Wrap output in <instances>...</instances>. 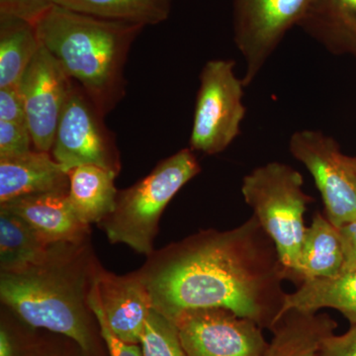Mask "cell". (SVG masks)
I'll list each match as a JSON object with an SVG mask.
<instances>
[{"label": "cell", "instance_id": "cb8c5ba5", "mask_svg": "<svg viewBox=\"0 0 356 356\" xmlns=\"http://www.w3.org/2000/svg\"><path fill=\"white\" fill-rule=\"evenodd\" d=\"M33 139L27 124L0 121V159L32 151Z\"/></svg>", "mask_w": 356, "mask_h": 356}, {"label": "cell", "instance_id": "9c48e42d", "mask_svg": "<svg viewBox=\"0 0 356 356\" xmlns=\"http://www.w3.org/2000/svg\"><path fill=\"white\" fill-rule=\"evenodd\" d=\"M311 0H232V24L236 49L245 60V88L298 25Z\"/></svg>", "mask_w": 356, "mask_h": 356}, {"label": "cell", "instance_id": "30bf717a", "mask_svg": "<svg viewBox=\"0 0 356 356\" xmlns=\"http://www.w3.org/2000/svg\"><path fill=\"white\" fill-rule=\"evenodd\" d=\"M188 356H264L262 327L226 309L184 312L173 321Z\"/></svg>", "mask_w": 356, "mask_h": 356}, {"label": "cell", "instance_id": "4316f807", "mask_svg": "<svg viewBox=\"0 0 356 356\" xmlns=\"http://www.w3.org/2000/svg\"><path fill=\"white\" fill-rule=\"evenodd\" d=\"M0 121L27 124L24 99L19 88H0Z\"/></svg>", "mask_w": 356, "mask_h": 356}, {"label": "cell", "instance_id": "ffe728a7", "mask_svg": "<svg viewBox=\"0 0 356 356\" xmlns=\"http://www.w3.org/2000/svg\"><path fill=\"white\" fill-rule=\"evenodd\" d=\"M41 46L35 25L0 14V88H18Z\"/></svg>", "mask_w": 356, "mask_h": 356}, {"label": "cell", "instance_id": "7402d4cb", "mask_svg": "<svg viewBox=\"0 0 356 356\" xmlns=\"http://www.w3.org/2000/svg\"><path fill=\"white\" fill-rule=\"evenodd\" d=\"M70 10L130 24L158 25L172 13V0H55Z\"/></svg>", "mask_w": 356, "mask_h": 356}, {"label": "cell", "instance_id": "f546056e", "mask_svg": "<svg viewBox=\"0 0 356 356\" xmlns=\"http://www.w3.org/2000/svg\"><path fill=\"white\" fill-rule=\"evenodd\" d=\"M0 356H15L13 339L3 327L0 330Z\"/></svg>", "mask_w": 356, "mask_h": 356}, {"label": "cell", "instance_id": "3957f363", "mask_svg": "<svg viewBox=\"0 0 356 356\" xmlns=\"http://www.w3.org/2000/svg\"><path fill=\"white\" fill-rule=\"evenodd\" d=\"M143 26L102 19L56 4L35 24L40 43L106 116L125 95L131 46Z\"/></svg>", "mask_w": 356, "mask_h": 356}, {"label": "cell", "instance_id": "277c9868", "mask_svg": "<svg viewBox=\"0 0 356 356\" xmlns=\"http://www.w3.org/2000/svg\"><path fill=\"white\" fill-rule=\"evenodd\" d=\"M304 178L286 163L259 166L243 179L245 203L275 243L286 280L302 284L300 257L307 227L304 214L314 198L303 191Z\"/></svg>", "mask_w": 356, "mask_h": 356}, {"label": "cell", "instance_id": "2e32d148", "mask_svg": "<svg viewBox=\"0 0 356 356\" xmlns=\"http://www.w3.org/2000/svg\"><path fill=\"white\" fill-rule=\"evenodd\" d=\"M337 327L327 314L287 311L271 329L273 339L264 356H318Z\"/></svg>", "mask_w": 356, "mask_h": 356}, {"label": "cell", "instance_id": "8992f818", "mask_svg": "<svg viewBox=\"0 0 356 356\" xmlns=\"http://www.w3.org/2000/svg\"><path fill=\"white\" fill-rule=\"evenodd\" d=\"M233 60H211L199 76L189 145L192 151L222 153L241 134L247 108L242 79L236 76Z\"/></svg>", "mask_w": 356, "mask_h": 356}, {"label": "cell", "instance_id": "4fadbf2b", "mask_svg": "<svg viewBox=\"0 0 356 356\" xmlns=\"http://www.w3.org/2000/svg\"><path fill=\"white\" fill-rule=\"evenodd\" d=\"M67 193L48 192L23 196L0 204V207L25 220L48 245L84 243L89 226L77 218Z\"/></svg>", "mask_w": 356, "mask_h": 356}, {"label": "cell", "instance_id": "603a6c76", "mask_svg": "<svg viewBox=\"0 0 356 356\" xmlns=\"http://www.w3.org/2000/svg\"><path fill=\"white\" fill-rule=\"evenodd\" d=\"M143 356H188L172 320L152 310L140 341Z\"/></svg>", "mask_w": 356, "mask_h": 356}, {"label": "cell", "instance_id": "52a82bcc", "mask_svg": "<svg viewBox=\"0 0 356 356\" xmlns=\"http://www.w3.org/2000/svg\"><path fill=\"white\" fill-rule=\"evenodd\" d=\"M83 88L74 81L60 121L51 154L70 173L83 165H96L120 172V159L114 134L103 122Z\"/></svg>", "mask_w": 356, "mask_h": 356}, {"label": "cell", "instance_id": "44dd1931", "mask_svg": "<svg viewBox=\"0 0 356 356\" xmlns=\"http://www.w3.org/2000/svg\"><path fill=\"white\" fill-rule=\"evenodd\" d=\"M49 248L50 245L25 220L0 207L1 273H15L36 264L43 259Z\"/></svg>", "mask_w": 356, "mask_h": 356}, {"label": "cell", "instance_id": "d4e9b609", "mask_svg": "<svg viewBox=\"0 0 356 356\" xmlns=\"http://www.w3.org/2000/svg\"><path fill=\"white\" fill-rule=\"evenodd\" d=\"M88 300L89 306L95 314V318L97 321L98 325H99L102 339H104L105 343H106L110 356H143L139 344L124 343V341L117 339L107 327L104 316H103L102 305H100L96 278L95 284H93L90 293H89Z\"/></svg>", "mask_w": 356, "mask_h": 356}, {"label": "cell", "instance_id": "7a4b0ae2", "mask_svg": "<svg viewBox=\"0 0 356 356\" xmlns=\"http://www.w3.org/2000/svg\"><path fill=\"white\" fill-rule=\"evenodd\" d=\"M98 267L84 243H56L36 264L1 273L0 296L26 324L69 337L90 353L95 339L88 297Z\"/></svg>", "mask_w": 356, "mask_h": 356}, {"label": "cell", "instance_id": "d6986e66", "mask_svg": "<svg viewBox=\"0 0 356 356\" xmlns=\"http://www.w3.org/2000/svg\"><path fill=\"white\" fill-rule=\"evenodd\" d=\"M344 266V252L339 229L317 212L307 227L300 257L302 280L334 277ZM302 282V283H303Z\"/></svg>", "mask_w": 356, "mask_h": 356}, {"label": "cell", "instance_id": "ac0fdd59", "mask_svg": "<svg viewBox=\"0 0 356 356\" xmlns=\"http://www.w3.org/2000/svg\"><path fill=\"white\" fill-rule=\"evenodd\" d=\"M118 173L96 165H83L70 170L67 197L77 218L86 226L99 224L115 209Z\"/></svg>", "mask_w": 356, "mask_h": 356}, {"label": "cell", "instance_id": "4dcf8cb0", "mask_svg": "<svg viewBox=\"0 0 356 356\" xmlns=\"http://www.w3.org/2000/svg\"><path fill=\"white\" fill-rule=\"evenodd\" d=\"M348 159H350L351 165H353L356 170V156H348Z\"/></svg>", "mask_w": 356, "mask_h": 356}, {"label": "cell", "instance_id": "484cf974", "mask_svg": "<svg viewBox=\"0 0 356 356\" xmlns=\"http://www.w3.org/2000/svg\"><path fill=\"white\" fill-rule=\"evenodd\" d=\"M55 6V0H0V14L14 16L35 25Z\"/></svg>", "mask_w": 356, "mask_h": 356}, {"label": "cell", "instance_id": "8fae6325", "mask_svg": "<svg viewBox=\"0 0 356 356\" xmlns=\"http://www.w3.org/2000/svg\"><path fill=\"white\" fill-rule=\"evenodd\" d=\"M74 83L57 58L41 46L18 86L24 99L33 146L37 151L51 153L58 121Z\"/></svg>", "mask_w": 356, "mask_h": 356}, {"label": "cell", "instance_id": "f1b7e54d", "mask_svg": "<svg viewBox=\"0 0 356 356\" xmlns=\"http://www.w3.org/2000/svg\"><path fill=\"white\" fill-rule=\"evenodd\" d=\"M337 229H339L343 248V267H355L356 268V219Z\"/></svg>", "mask_w": 356, "mask_h": 356}, {"label": "cell", "instance_id": "7c38bea8", "mask_svg": "<svg viewBox=\"0 0 356 356\" xmlns=\"http://www.w3.org/2000/svg\"><path fill=\"white\" fill-rule=\"evenodd\" d=\"M96 285L110 331L124 343L140 344L153 306L139 273L121 276L98 267Z\"/></svg>", "mask_w": 356, "mask_h": 356}, {"label": "cell", "instance_id": "5b68a950", "mask_svg": "<svg viewBox=\"0 0 356 356\" xmlns=\"http://www.w3.org/2000/svg\"><path fill=\"white\" fill-rule=\"evenodd\" d=\"M200 172L191 149L177 152L137 184L118 192L113 212L98 225L110 243H124L149 257L154 252L159 219L166 206Z\"/></svg>", "mask_w": 356, "mask_h": 356}, {"label": "cell", "instance_id": "e0dca14e", "mask_svg": "<svg viewBox=\"0 0 356 356\" xmlns=\"http://www.w3.org/2000/svg\"><path fill=\"white\" fill-rule=\"evenodd\" d=\"M325 308L341 312L356 325L355 267H343L334 277L304 281L296 291L287 293L280 318L289 310L316 313Z\"/></svg>", "mask_w": 356, "mask_h": 356}, {"label": "cell", "instance_id": "9a60e30c", "mask_svg": "<svg viewBox=\"0 0 356 356\" xmlns=\"http://www.w3.org/2000/svg\"><path fill=\"white\" fill-rule=\"evenodd\" d=\"M297 26L332 55L356 58V0H311Z\"/></svg>", "mask_w": 356, "mask_h": 356}, {"label": "cell", "instance_id": "83f0119b", "mask_svg": "<svg viewBox=\"0 0 356 356\" xmlns=\"http://www.w3.org/2000/svg\"><path fill=\"white\" fill-rule=\"evenodd\" d=\"M318 356H356V325L341 336L327 337L323 343Z\"/></svg>", "mask_w": 356, "mask_h": 356}, {"label": "cell", "instance_id": "5bb4252c", "mask_svg": "<svg viewBox=\"0 0 356 356\" xmlns=\"http://www.w3.org/2000/svg\"><path fill=\"white\" fill-rule=\"evenodd\" d=\"M70 175L47 152L0 159V204L48 192H69Z\"/></svg>", "mask_w": 356, "mask_h": 356}, {"label": "cell", "instance_id": "ba28073f", "mask_svg": "<svg viewBox=\"0 0 356 356\" xmlns=\"http://www.w3.org/2000/svg\"><path fill=\"white\" fill-rule=\"evenodd\" d=\"M289 152L313 177L327 220L337 228L355 220L356 170L337 140L322 131H297Z\"/></svg>", "mask_w": 356, "mask_h": 356}, {"label": "cell", "instance_id": "6da1fadb", "mask_svg": "<svg viewBox=\"0 0 356 356\" xmlns=\"http://www.w3.org/2000/svg\"><path fill=\"white\" fill-rule=\"evenodd\" d=\"M137 273L154 310L172 322L186 311L222 308L271 330L287 294L277 248L254 215L154 252Z\"/></svg>", "mask_w": 356, "mask_h": 356}]
</instances>
